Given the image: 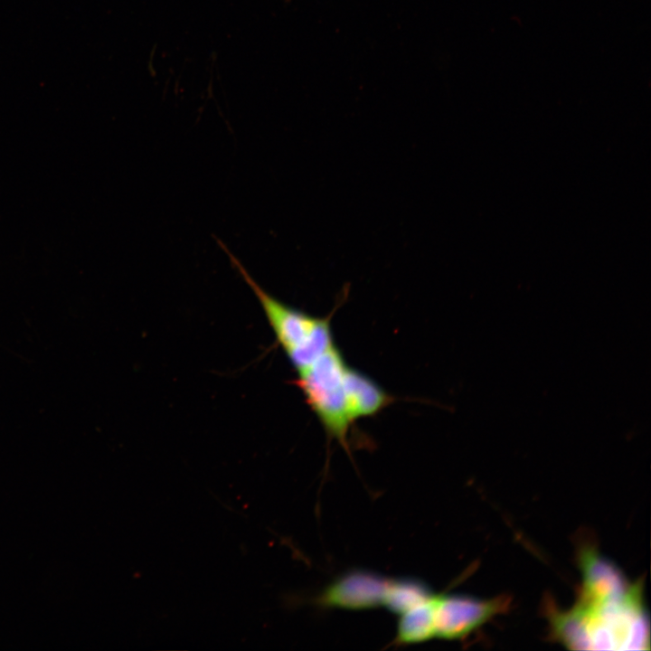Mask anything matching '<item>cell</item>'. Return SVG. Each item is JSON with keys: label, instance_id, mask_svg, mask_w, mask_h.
Here are the masks:
<instances>
[{"label": "cell", "instance_id": "5", "mask_svg": "<svg viewBox=\"0 0 651 651\" xmlns=\"http://www.w3.org/2000/svg\"><path fill=\"white\" fill-rule=\"evenodd\" d=\"M505 600H479L460 595L436 594L435 638L453 640L467 637L504 608Z\"/></svg>", "mask_w": 651, "mask_h": 651}, {"label": "cell", "instance_id": "2", "mask_svg": "<svg viewBox=\"0 0 651 651\" xmlns=\"http://www.w3.org/2000/svg\"><path fill=\"white\" fill-rule=\"evenodd\" d=\"M216 242L254 292L277 342L296 373L307 367L336 345L330 316H315L279 301L255 281L220 239H217Z\"/></svg>", "mask_w": 651, "mask_h": 651}, {"label": "cell", "instance_id": "7", "mask_svg": "<svg viewBox=\"0 0 651 651\" xmlns=\"http://www.w3.org/2000/svg\"><path fill=\"white\" fill-rule=\"evenodd\" d=\"M432 594L423 602L399 616L394 643L408 646L424 643L435 638L434 604Z\"/></svg>", "mask_w": 651, "mask_h": 651}, {"label": "cell", "instance_id": "8", "mask_svg": "<svg viewBox=\"0 0 651 651\" xmlns=\"http://www.w3.org/2000/svg\"><path fill=\"white\" fill-rule=\"evenodd\" d=\"M432 594L430 589L419 580L392 579L383 608L400 616Z\"/></svg>", "mask_w": 651, "mask_h": 651}, {"label": "cell", "instance_id": "1", "mask_svg": "<svg viewBox=\"0 0 651 651\" xmlns=\"http://www.w3.org/2000/svg\"><path fill=\"white\" fill-rule=\"evenodd\" d=\"M583 585L576 606L553 615L556 637L571 647L644 648L648 644L642 594L592 552L582 555Z\"/></svg>", "mask_w": 651, "mask_h": 651}, {"label": "cell", "instance_id": "6", "mask_svg": "<svg viewBox=\"0 0 651 651\" xmlns=\"http://www.w3.org/2000/svg\"><path fill=\"white\" fill-rule=\"evenodd\" d=\"M344 385L348 411L354 424L360 419L375 416L394 401L373 378L349 365Z\"/></svg>", "mask_w": 651, "mask_h": 651}, {"label": "cell", "instance_id": "3", "mask_svg": "<svg viewBox=\"0 0 651 651\" xmlns=\"http://www.w3.org/2000/svg\"><path fill=\"white\" fill-rule=\"evenodd\" d=\"M348 364L335 345L297 372L295 384L328 439L350 454L347 436L354 425L348 411L344 376Z\"/></svg>", "mask_w": 651, "mask_h": 651}, {"label": "cell", "instance_id": "4", "mask_svg": "<svg viewBox=\"0 0 651 651\" xmlns=\"http://www.w3.org/2000/svg\"><path fill=\"white\" fill-rule=\"evenodd\" d=\"M392 579L355 570L334 580L314 599L322 609L366 610L383 608Z\"/></svg>", "mask_w": 651, "mask_h": 651}]
</instances>
